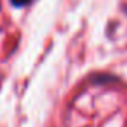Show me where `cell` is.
Returning a JSON list of instances; mask_svg holds the SVG:
<instances>
[{
  "label": "cell",
  "instance_id": "obj_1",
  "mask_svg": "<svg viewBox=\"0 0 127 127\" xmlns=\"http://www.w3.org/2000/svg\"><path fill=\"white\" fill-rule=\"evenodd\" d=\"M29 2H31V0H11V3L15 6H24V5H28Z\"/></svg>",
  "mask_w": 127,
  "mask_h": 127
}]
</instances>
